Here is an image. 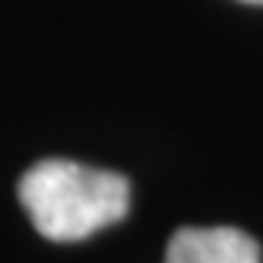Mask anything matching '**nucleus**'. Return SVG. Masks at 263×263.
Listing matches in <instances>:
<instances>
[{
	"instance_id": "1",
	"label": "nucleus",
	"mask_w": 263,
	"mask_h": 263,
	"mask_svg": "<svg viewBox=\"0 0 263 263\" xmlns=\"http://www.w3.org/2000/svg\"><path fill=\"white\" fill-rule=\"evenodd\" d=\"M20 203L48 241H83L127 216L130 184L108 168L45 159L20 178Z\"/></svg>"
},
{
	"instance_id": "2",
	"label": "nucleus",
	"mask_w": 263,
	"mask_h": 263,
	"mask_svg": "<svg viewBox=\"0 0 263 263\" xmlns=\"http://www.w3.org/2000/svg\"><path fill=\"white\" fill-rule=\"evenodd\" d=\"M165 263H260V244L241 229H178L165 248Z\"/></svg>"
},
{
	"instance_id": "3",
	"label": "nucleus",
	"mask_w": 263,
	"mask_h": 263,
	"mask_svg": "<svg viewBox=\"0 0 263 263\" xmlns=\"http://www.w3.org/2000/svg\"><path fill=\"white\" fill-rule=\"evenodd\" d=\"M241 4H257V7H263V0H241Z\"/></svg>"
}]
</instances>
